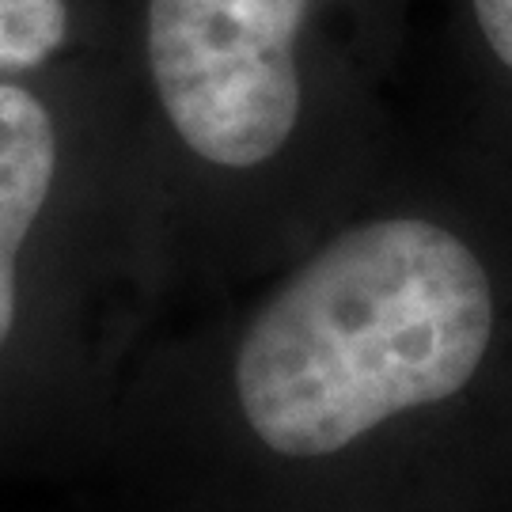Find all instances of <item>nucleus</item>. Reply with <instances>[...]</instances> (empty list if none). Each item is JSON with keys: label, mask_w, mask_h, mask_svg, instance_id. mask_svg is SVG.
Returning <instances> with one entry per match:
<instances>
[{"label": "nucleus", "mask_w": 512, "mask_h": 512, "mask_svg": "<svg viewBox=\"0 0 512 512\" xmlns=\"http://www.w3.org/2000/svg\"><path fill=\"white\" fill-rule=\"evenodd\" d=\"M494 334L478 255L433 220L349 228L258 311L236 361L239 406L281 456H330L467 387Z\"/></svg>", "instance_id": "1"}, {"label": "nucleus", "mask_w": 512, "mask_h": 512, "mask_svg": "<svg viewBox=\"0 0 512 512\" xmlns=\"http://www.w3.org/2000/svg\"><path fill=\"white\" fill-rule=\"evenodd\" d=\"M308 0H148V65L202 160L258 167L300 118L296 35Z\"/></svg>", "instance_id": "2"}, {"label": "nucleus", "mask_w": 512, "mask_h": 512, "mask_svg": "<svg viewBox=\"0 0 512 512\" xmlns=\"http://www.w3.org/2000/svg\"><path fill=\"white\" fill-rule=\"evenodd\" d=\"M57 137L46 107L16 84H0V346L16 323V258L50 198Z\"/></svg>", "instance_id": "3"}, {"label": "nucleus", "mask_w": 512, "mask_h": 512, "mask_svg": "<svg viewBox=\"0 0 512 512\" xmlns=\"http://www.w3.org/2000/svg\"><path fill=\"white\" fill-rule=\"evenodd\" d=\"M69 35L65 0H0V73L35 69Z\"/></svg>", "instance_id": "4"}, {"label": "nucleus", "mask_w": 512, "mask_h": 512, "mask_svg": "<svg viewBox=\"0 0 512 512\" xmlns=\"http://www.w3.org/2000/svg\"><path fill=\"white\" fill-rule=\"evenodd\" d=\"M475 16L497 61L512 69V0H475Z\"/></svg>", "instance_id": "5"}]
</instances>
